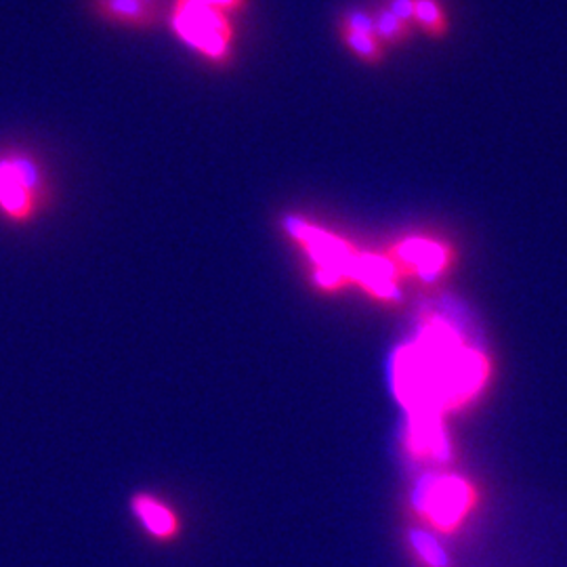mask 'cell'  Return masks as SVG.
Instances as JSON below:
<instances>
[{
    "label": "cell",
    "mask_w": 567,
    "mask_h": 567,
    "mask_svg": "<svg viewBox=\"0 0 567 567\" xmlns=\"http://www.w3.org/2000/svg\"><path fill=\"white\" fill-rule=\"evenodd\" d=\"M203 2L215 7V9H221V11L229 13V16L244 13L250 7V0H203Z\"/></svg>",
    "instance_id": "obj_12"
},
{
    "label": "cell",
    "mask_w": 567,
    "mask_h": 567,
    "mask_svg": "<svg viewBox=\"0 0 567 567\" xmlns=\"http://www.w3.org/2000/svg\"><path fill=\"white\" fill-rule=\"evenodd\" d=\"M143 4H147V7H154V9H163L166 11V2L164 0H140Z\"/></svg>",
    "instance_id": "obj_13"
},
{
    "label": "cell",
    "mask_w": 567,
    "mask_h": 567,
    "mask_svg": "<svg viewBox=\"0 0 567 567\" xmlns=\"http://www.w3.org/2000/svg\"><path fill=\"white\" fill-rule=\"evenodd\" d=\"M86 9L103 25L131 32H152L166 20V11L140 0H86Z\"/></svg>",
    "instance_id": "obj_5"
},
{
    "label": "cell",
    "mask_w": 567,
    "mask_h": 567,
    "mask_svg": "<svg viewBox=\"0 0 567 567\" xmlns=\"http://www.w3.org/2000/svg\"><path fill=\"white\" fill-rule=\"evenodd\" d=\"M405 255L410 261H416L426 274H435L444 265V255L437 246L426 243L410 244L405 248Z\"/></svg>",
    "instance_id": "obj_10"
},
{
    "label": "cell",
    "mask_w": 567,
    "mask_h": 567,
    "mask_svg": "<svg viewBox=\"0 0 567 567\" xmlns=\"http://www.w3.org/2000/svg\"><path fill=\"white\" fill-rule=\"evenodd\" d=\"M414 25L431 41H444L452 30L442 0H414Z\"/></svg>",
    "instance_id": "obj_7"
},
{
    "label": "cell",
    "mask_w": 567,
    "mask_h": 567,
    "mask_svg": "<svg viewBox=\"0 0 567 567\" xmlns=\"http://www.w3.org/2000/svg\"><path fill=\"white\" fill-rule=\"evenodd\" d=\"M337 32H339V39L343 42L344 49L360 63L372 65V68L385 63L389 49L383 42L379 41L377 34L353 30V28L339 23V21H337Z\"/></svg>",
    "instance_id": "obj_6"
},
{
    "label": "cell",
    "mask_w": 567,
    "mask_h": 567,
    "mask_svg": "<svg viewBox=\"0 0 567 567\" xmlns=\"http://www.w3.org/2000/svg\"><path fill=\"white\" fill-rule=\"evenodd\" d=\"M231 18L234 16L203 0H171L166 2L164 23L171 34L204 63L224 70L236 58L238 34Z\"/></svg>",
    "instance_id": "obj_2"
},
{
    "label": "cell",
    "mask_w": 567,
    "mask_h": 567,
    "mask_svg": "<svg viewBox=\"0 0 567 567\" xmlns=\"http://www.w3.org/2000/svg\"><path fill=\"white\" fill-rule=\"evenodd\" d=\"M55 185L41 154L23 143L0 145V221L25 229L53 208Z\"/></svg>",
    "instance_id": "obj_1"
},
{
    "label": "cell",
    "mask_w": 567,
    "mask_h": 567,
    "mask_svg": "<svg viewBox=\"0 0 567 567\" xmlns=\"http://www.w3.org/2000/svg\"><path fill=\"white\" fill-rule=\"evenodd\" d=\"M383 4H385L391 13H395L400 20L408 21L410 25H414V0H385Z\"/></svg>",
    "instance_id": "obj_11"
},
{
    "label": "cell",
    "mask_w": 567,
    "mask_h": 567,
    "mask_svg": "<svg viewBox=\"0 0 567 567\" xmlns=\"http://www.w3.org/2000/svg\"><path fill=\"white\" fill-rule=\"evenodd\" d=\"M374 18V28H377V37L379 41L385 44L386 49H395V47H404L414 39L416 28L410 25L408 21L400 20L395 13H391L385 4L377 7L372 11Z\"/></svg>",
    "instance_id": "obj_8"
},
{
    "label": "cell",
    "mask_w": 567,
    "mask_h": 567,
    "mask_svg": "<svg viewBox=\"0 0 567 567\" xmlns=\"http://www.w3.org/2000/svg\"><path fill=\"white\" fill-rule=\"evenodd\" d=\"M128 513L156 545H171L182 536L183 522L177 508L154 492H133L128 498Z\"/></svg>",
    "instance_id": "obj_4"
},
{
    "label": "cell",
    "mask_w": 567,
    "mask_h": 567,
    "mask_svg": "<svg viewBox=\"0 0 567 567\" xmlns=\"http://www.w3.org/2000/svg\"><path fill=\"white\" fill-rule=\"evenodd\" d=\"M410 545L416 550L419 559L426 567H450V559L444 547L437 543L435 536L426 534L423 529H414L410 534Z\"/></svg>",
    "instance_id": "obj_9"
},
{
    "label": "cell",
    "mask_w": 567,
    "mask_h": 567,
    "mask_svg": "<svg viewBox=\"0 0 567 567\" xmlns=\"http://www.w3.org/2000/svg\"><path fill=\"white\" fill-rule=\"evenodd\" d=\"M473 505V492L461 480L425 482L416 492V508L440 529L450 532L465 519Z\"/></svg>",
    "instance_id": "obj_3"
}]
</instances>
